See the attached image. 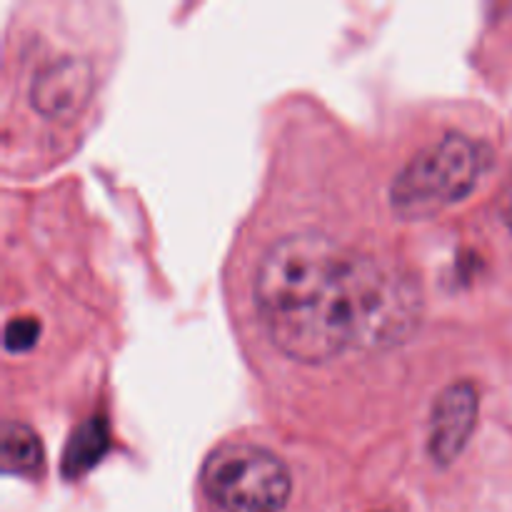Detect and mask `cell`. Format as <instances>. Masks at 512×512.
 <instances>
[{
    "mask_svg": "<svg viewBox=\"0 0 512 512\" xmlns=\"http://www.w3.org/2000/svg\"><path fill=\"white\" fill-rule=\"evenodd\" d=\"M40 335V325L35 318H13L5 328V348L13 353H25L35 345Z\"/></svg>",
    "mask_w": 512,
    "mask_h": 512,
    "instance_id": "cell-8",
    "label": "cell"
},
{
    "mask_svg": "<svg viewBox=\"0 0 512 512\" xmlns=\"http://www.w3.org/2000/svg\"><path fill=\"white\" fill-rule=\"evenodd\" d=\"M383 512H385V510H383Z\"/></svg>",
    "mask_w": 512,
    "mask_h": 512,
    "instance_id": "cell-10",
    "label": "cell"
},
{
    "mask_svg": "<svg viewBox=\"0 0 512 512\" xmlns=\"http://www.w3.org/2000/svg\"><path fill=\"white\" fill-rule=\"evenodd\" d=\"M0 460L5 473L33 475L43 465V445L28 425L5 423L0 438Z\"/></svg>",
    "mask_w": 512,
    "mask_h": 512,
    "instance_id": "cell-7",
    "label": "cell"
},
{
    "mask_svg": "<svg viewBox=\"0 0 512 512\" xmlns=\"http://www.w3.org/2000/svg\"><path fill=\"white\" fill-rule=\"evenodd\" d=\"M93 90L90 68L78 58H63L38 70L30 85L35 110L48 118H75L85 108Z\"/></svg>",
    "mask_w": 512,
    "mask_h": 512,
    "instance_id": "cell-5",
    "label": "cell"
},
{
    "mask_svg": "<svg viewBox=\"0 0 512 512\" xmlns=\"http://www.w3.org/2000/svg\"><path fill=\"white\" fill-rule=\"evenodd\" d=\"M200 480L220 512H283L293 490L288 465L250 443L220 445L205 460Z\"/></svg>",
    "mask_w": 512,
    "mask_h": 512,
    "instance_id": "cell-3",
    "label": "cell"
},
{
    "mask_svg": "<svg viewBox=\"0 0 512 512\" xmlns=\"http://www.w3.org/2000/svg\"><path fill=\"white\" fill-rule=\"evenodd\" d=\"M108 445V423H105L103 418L85 420V423L78 425L75 433L70 435L68 448H65L63 473L68 475V478H80V475H85L100 458H103Z\"/></svg>",
    "mask_w": 512,
    "mask_h": 512,
    "instance_id": "cell-6",
    "label": "cell"
},
{
    "mask_svg": "<svg viewBox=\"0 0 512 512\" xmlns=\"http://www.w3.org/2000/svg\"><path fill=\"white\" fill-rule=\"evenodd\" d=\"M478 423V393L473 383H455L440 393L430 415V455L448 465L463 453Z\"/></svg>",
    "mask_w": 512,
    "mask_h": 512,
    "instance_id": "cell-4",
    "label": "cell"
},
{
    "mask_svg": "<svg viewBox=\"0 0 512 512\" xmlns=\"http://www.w3.org/2000/svg\"><path fill=\"white\" fill-rule=\"evenodd\" d=\"M508 218H510V228H512V198H510V208H508Z\"/></svg>",
    "mask_w": 512,
    "mask_h": 512,
    "instance_id": "cell-9",
    "label": "cell"
},
{
    "mask_svg": "<svg viewBox=\"0 0 512 512\" xmlns=\"http://www.w3.org/2000/svg\"><path fill=\"white\" fill-rule=\"evenodd\" d=\"M480 173L483 148L468 135L448 133L400 170L390 188V205L403 218H430L463 200Z\"/></svg>",
    "mask_w": 512,
    "mask_h": 512,
    "instance_id": "cell-2",
    "label": "cell"
},
{
    "mask_svg": "<svg viewBox=\"0 0 512 512\" xmlns=\"http://www.w3.org/2000/svg\"><path fill=\"white\" fill-rule=\"evenodd\" d=\"M255 303L275 348L300 363L388 348L420 323V290L403 268L323 233L270 245L255 275Z\"/></svg>",
    "mask_w": 512,
    "mask_h": 512,
    "instance_id": "cell-1",
    "label": "cell"
}]
</instances>
